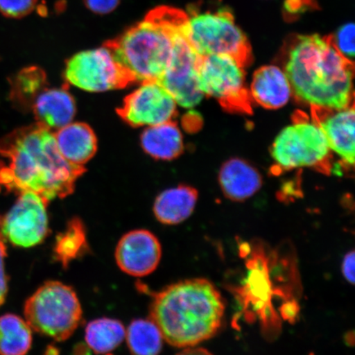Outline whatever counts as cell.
<instances>
[{"instance_id":"6da1fadb","label":"cell","mask_w":355,"mask_h":355,"mask_svg":"<svg viewBox=\"0 0 355 355\" xmlns=\"http://www.w3.org/2000/svg\"><path fill=\"white\" fill-rule=\"evenodd\" d=\"M0 191L37 193L49 202L69 196L85 168L71 165L58 150L54 132L35 123L0 140Z\"/></svg>"},{"instance_id":"7a4b0ae2","label":"cell","mask_w":355,"mask_h":355,"mask_svg":"<svg viewBox=\"0 0 355 355\" xmlns=\"http://www.w3.org/2000/svg\"><path fill=\"white\" fill-rule=\"evenodd\" d=\"M284 71L293 94L311 108L340 110L354 105V62L341 55L328 37H296Z\"/></svg>"},{"instance_id":"3957f363","label":"cell","mask_w":355,"mask_h":355,"mask_svg":"<svg viewBox=\"0 0 355 355\" xmlns=\"http://www.w3.org/2000/svg\"><path fill=\"white\" fill-rule=\"evenodd\" d=\"M225 304L218 290L206 279H189L173 284L155 295L150 318L164 340L178 348H187L209 340L220 330Z\"/></svg>"},{"instance_id":"277c9868","label":"cell","mask_w":355,"mask_h":355,"mask_svg":"<svg viewBox=\"0 0 355 355\" xmlns=\"http://www.w3.org/2000/svg\"><path fill=\"white\" fill-rule=\"evenodd\" d=\"M188 15L171 7L154 8L118 37L106 42L115 60L133 83L159 81L170 64L174 35L183 29Z\"/></svg>"},{"instance_id":"5b68a950","label":"cell","mask_w":355,"mask_h":355,"mask_svg":"<svg viewBox=\"0 0 355 355\" xmlns=\"http://www.w3.org/2000/svg\"><path fill=\"white\" fill-rule=\"evenodd\" d=\"M24 316L32 330L64 341L77 330L83 310L72 287L52 281L44 283L26 300Z\"/></svg>"},{"instance_id":"8992f818","label":"cell","mask_w":355,"mask_h":355,"mask_svg":"<svg viewBox=\"0 0 355 355\" xmlns=\"http://www.w3.org/2000/svg\"><path fill=\"white\" fill-rule=\"evenodd\" d=\"M331 150L318 123L304 113H297L293 123L275 139L270 154L282 171L314 168L331 171Z\"/></svg>"},{"instance_id":"52a82bcc","label":"cell","mask_w":355,"mask_h":355,"mask_svg":"<svg viewBox=\"0 0 355 355\" xmlns=\"http://www.w3.org/2000/svg\"><path fill=\"white\" fill-rule=\"evenodd\" d=\"M184 35L201 57L229 55L247 67L252 61L250 42L225 8L188 15Z\"/></svg>"},{"instance_id":"ba28073f","label":"cell","mask_w":355,"mask_h":355,"mask_svg":"<svg viewBox=\"0 0 355 355\" xmlns=\"http://www.w3.org/2000/svg\"><path fill=\"white\" fill-rule=\"evenodd\" d=\"M245 66L229 55L201 57L198 87L204 96L212 97L232 112H251V96L246 87Z\"/></svg>"},{"instance_id":"9c48e42d","label":"cell","mask_w":355,"mask_h":355,"mask_svg":"<svg viewBox=\"0 0 355 355\" xmlns=\"http://www.w3.org/2000/svg\"><path fill=\"white\" fill-rule=\"evenodd\" d=\"M66 82L89 92H104L133 83L112 52L103 46L77 53L66 62Z\"/></svg>"},{"instance_id":"30bf717a","label":"cell","mask_w":355,"mask_h":355,"mask_svg":"<svg viewBox=\"0 0 355 355\" xmlns=\"http://www.w3.org/2000/svg\"><path fill=\"white\" fill-rule=\"evenodd\" d=\"M49 201L26 191L0 222V234L12 245L32 248L42 243L49 233Z\"/></svg>"},{"instance_id":"8fae6325","label":"cell","mask_w":355,"mask_h":355,"mask_svg":"<svg viewBox=\"0 0 355 355\" xmlns=\"http://www.w3.org/2000/svg\"><path fill=\"white\" fill-rule=\"evenodd\" d=\"M184 32V28L175 33L170 64L158 83L171 93L177 105L191 109L198 105L204 96L198 87L201 56L190 46Z\"/></svg>"},{"instance_id":"7c38bea8","label":"cell","mask_w":355,"mask_h":355,"mask_svg":"<svg viewBox=\"0 0 355 355\" xmlns=\"http://www.w3.org/2000/svg\"><path fill=\"white\" fill-rule=\"evenodd\" d=\"M117 112L132 127H150L172 121L177 103L161 83L146 82L125 97Z\"/></svg>"},{"instance_id":"4fadbf2b","label":"cell","mask_w":355,"mask_h":355,"mask_svg":"<svg viewBox=\"0 0 355 355\" xmlns=\"http://www.w3.org/2000/svg\"><path fill=\"white\" fill-rule=\"evenodd\" d=\"M159 239L146 230H136L123 235L115 250V260L124 273L135 277L148 276L161 261Z\"/></svg>"},{"instance_id":"5bb4252c","label":"cell","mask_w":355,"mask_h":355,"mask_svg":"<svg viewBox=\"0 0 355 355\" xmlns=\"http://www.w3.org/2000/svg\"><path fill=\"white\" fill-rule=\"evenodd\" d=\"M312 109L313 119L322 128L331 153L340 158L345 166L354 165V105L340 110Z\"/></svg>"},{"instance_id":"9a60e30c","label":"cell","mask_w":355,"mask_h":355,"mask_svg":"<svg viewBox=\"0 0 355 355\" xmlns=\"http://www.w3.org/2000/svg\"><path fill=\"white\" fill-rule=\"evenodd\" d=\"M31 108L37 123L52 132L72 123L76 114V103L66 87L44 88Z\"/></svg>"},{"instance_id":"2e32d148","label":"cell","mask_w":355,"mask_h":355,"mask_svg":"<svg viewBox=\"0 0 355 355\" xmlns=\"http://www.w3.org/2000/svg\"><path fill=\"white\" fill-rule=\"evenodd\" d=\"M250 94L263 108L277 110L288 103L293 93L285 71L276 65H266L254 73Z\"/></svg>"},{"instance_id":"e0dca14e","label":"cell","mask_w":355,"mask_h":355,"mask_svg":"<svg viewBox=\"0 0 355 355\" xmlns=\"http://www.w3.org/2000/svg\"><path fill=\"white\" fill-rule=\"evenodd\" d=\"M53 132L58 150L71 165L84 167L94 157L97 139L88 124L70 123Z\"/></svg>"},{"instance_id":"ac0fdd59","label":"cell","mask_w":355,"mask_h":355,"mask_svg":"<svg viewBox=\"0 0 355 355\" xmlns=\"http://www.w3.org/2000/svg\"><path fill=\"white\" fill-rule=\"evenodd\" d=\"M219 182L225 196L238 202L254 196L263 184L259 172L239 158L230 159L222 166Z\"/></svg>"},{"instance_id":"d6986e66","label":"cell","mask_w":355,"mask_h":355,"mask_svg":"<svg viewBox=\"0 0 355 355\" xmlns=\"http://www.w3.org/2000/svg\"><path fill=\"white\" fill-rule=\"evenodd\" d=\"M198 196L196 189L185 185L164 191L154 203L155 218L165 225L182 223L193 214Z\"/></svg>"},{"instance_id":"ffe728a7","label":"cell","mask_w":355,"mask_h":355,"mask_svg":"<svg viewBox=\"0 0 355 355\" xmlns=\"http://www.w3.org/2000/svg\"><path fill=\"white\" fill-rule=\"evenodd\" d=\"M141 145L150 157L162 161L179 157L184 146L180 128L173 121L148 127L141 136Z\"/></svg>"},{"instance_id":"44dd1931","label":"cell","mask_w":355,"mask_h":355,"mask_svg":"<svg viewBox=\"0 0 355 355\" xmlns=\"http://www.w3.org/2000/svg\"><path fill=\"white\" fill-rule=\"evenodd\" d=\"M33 344L32 328L15 314L0 317V355H26Z\"/></svg>"},{"instance_id":"7402d4cb","label":"cell","mask_w":355,"mask_h":355,"mask_svg":"<svg viewBox=\"0 0 355 355\" xmlns=\"http://www.w3.org/2000/svg\"><path fill=\"white\" fill-rule=\"evenodd\" d=\"M125 333L126 329L123 323L116 319H96L87 326L86 343L96 354H109L122 344L125 339Z\"/></svg>"},{"instance_id":"603a6c76","label":"cell","mask_w":355,"mask_h":355,"mask_svg":"<svg viewBox=\"0 0 355 355\" xmlns=\"http://www.w3.org/2000/svg\"><path fill=\"white\" fill-rule=\"evenodd\" d=\"M89 250L85 226L81 220H71L64 232L58 235L54 246L56 261L68 268L73 261L79 259Z\"/></svg>"},{"instance_id":"cb8c5ba5","label":"cell","mask_w":355,"mask_h":355,"mask_svg":"<svg viewBox=\"0 0 355 355\" xmlns=\"http://www.w3.org/2000/svg\"><path fill=\"white\" fill-rule=\"evenodd\" d=\"M132 355H159L163 346V336L152 319H137L125 333Z\"/></svg>"},{"instance_id":"d4e9b609","label":"cell","mask_w":355,"mask_h":355,"mask_svg":"<svg viewBox=\"0 0 355 355\" xmlns=\"http://www.w3.org/2000/svg\"><path fill=\"white\" fill-rule=\"evenodd\" d=\"M13 86V98L31 108L35 97L47 86L46 74L39 67H28L17 74Z\"/></svg>"},{"instance_id":"484cf974","label":"cell","mask_w":355,"mask_h":355,"mask_svg":"<svg viewBox=\"0 0 355 355\" xmlns=\"http://www.w3.org/2000/svg\"><path fill=\"white\" fill-rule=\"evenodd\" d=\"M354 25L346 24L341 26L336 33L329 35L328 39L332 46L346 59L353 61L355 53Z\"/></svg>"},{"instance_id":"4316f807","label":"cell","mask_w":355,"mask_h":355,"mask_svg":"<svg viewBox=\"0 0 355 355\" xmlns=\"http://www.w3.org/2000/svg\"><path fill=\"white\" fill-rule=\"evenodd\" d=\"M37 3L38 0H0V13L8 19H20L31 15Z\"/></svg>"},{"instance_id":"83f0119b","label":"cell","mask_w":355,"mask_h":355,"mask_svg":"<svg viewBox=\"0 0 355 355\" xmlns=\"http://www.w3.org/2000/svg\"><path fill=\"white\" fill-rule=\"evenodd\" d=\"M121 0H83L84 6L95 15H106L119 7Z\"/></svg>"},{"instance_id":"f1b7e54d","label":"cell","mask_w":355,"mask_h":355,"mask_svg":"<svg viewBox=\"0 0 355 355\" xmlns=\"http://www.w3.org/2000/svg\"><path fill=\"white\" fill-rule=\"evenodd\" d=\"M7 256V248L2 234H0V306L6 301L8 293V277L4 260Z\"/></svg>"},{"instance_id":"f546056e","label":"cell","mask_w":355,"mask_h":355,"mask_svg":"<svg viewBox=\"0 0 355 355\" xmlns=\"http://www.w3.org/2000/svg\"><path fill=\"white\" fill-rule=\"evenodd\" d=\"M313 0H286L285 8L288 15H296L304 12L309 7L314 6L311 4Z\"/></svg>"},{"instance_id":"4dcf8cb0","label":"cell","mask_w":355,"mask_h":355,"mask_svg":"<svg viewBox=\"0 0 355 355\" xmlns=\"http://www.w3.org/2000/svg\"><path fill=\"white\" fill-rule=\"evenodd\" d=\"M354 251H352L345 256L343 261V276L350 284L354 283Z\"/></svg>"},{"instance_id":"1f68e13d","label":"cell","mask_w":355,"mask_h":355,"mask_svg":"<svg viewBox=\"0 0 355 355\" xmlns=\"http://www.w3.org/2000/svg\"><path fill=\"white\" fill-rule=\"evenodd\" d=\"M176 355H213L211 352H208L207 349L203 348H196L194 346L192 347H187L182 350L179 354Z\"/></svg>"},{"instance_id":"d6a6232c","label":"cell","mask_w":355,"mask_h":355,"mask_svg":"<svg viewBox=\"0 0 355 355\" xmlns=\"http://www.w3.org/2000/svg\"><path fill=\"white\" fill-rule=\"evenodd\" d=\"M88 346L85 345H78L75 347L73 355H90Z\"/></svg>"},{"instance_id":"836d02e7","label":"cell","mask_w":355,"mask_h":355,"mask_svg":"<svg viewBox=\"0 0 355 355\" xmlns=\"http://www.w3.org/2000/svg\"><path fill=\"white\" fill-rule=\"evenodd\" d=\"M59 354L56 348H48L46 355H59Z\"/></svg>"},{"instance_id":"e575fe53","label":"cell","mask_w":355,"mask_h":355,"mask_svg":"<svg viewBox=\"0 0 355 355\" xmlns=\"http://www.w3.org/2000/svg\"><path fill=\"white\" fill-rule=\"evenodd\" d=\"M0 222H1V219H0Z\"/></svg>"}]
</instances>
